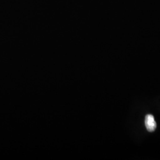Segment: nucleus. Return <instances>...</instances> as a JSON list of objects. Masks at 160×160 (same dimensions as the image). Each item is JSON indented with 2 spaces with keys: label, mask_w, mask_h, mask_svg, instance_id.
<instances>
[{
  "label": "nucleus",
  "mask_w": 160,
  "mask_h": 160,
  "mask_svg": "<svg viewBox=\"0 0 160 160\" xmlns=\"http://www.w3.org/2000/svg\"><path fill=\"white\" fill-rule=\"evenodd\" d=\"M145 124L148 131L154 132L157 128V123L155 120L154 117L152 114H147L145 116Z\"/></svg>",
  "instance_id": "nucleus-1"
}]
</instances>
